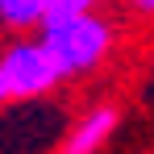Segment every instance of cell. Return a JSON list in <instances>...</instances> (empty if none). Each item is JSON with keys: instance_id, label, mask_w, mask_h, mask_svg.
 Listing matches in <instances>:
<instances>
[{"instance_id": "obj_1", "label": "cell", "mask_w": 154, "mask_h": 154, "mask_svg": "<svg viewBox=\"0 0 154 154\" xmlns=\"http://www.w3.org/2000/svg\"><path fill=\"white\" fill-rule=\"evenodd\" d=\"M42 42L63 67V79H83L100 71L104 63L117 54V21L100 8H83V13H63L50 17L38 29Z\"/></svg>"}, {"instance_id": "obj_2", "label": "cell", "mask_w": 154, "mask_h": 154, "mask_svg": "<svg viewBox=\"0 0 154 154\" xmlns=\"http://www.w3.org/2000/svg\"><path fill=\"white\" fill-rule=\"evenodd\" d=\"M0 71L8 79V92L17 104L46 100L54 88H63V67L42 42V33H17L13 42L0 46Z\"/></svg>"}, {"instance_id": "obj_3", "label": "cell", "mask_w": 154, "mask_h": 154, "mask_svg": "<svg viewBox=\"0 0 154 154\" xmlns=\"http://www.w3.org/2000/svg\"><path fill=\"white\" fill-rule=\"evenodd\" d=\"M121 125L117 104H92L79 121H71V129L63 133V150L58 154H100L108 146V137Z\"/></svg>"}, {"instance_id": "obj_4", "label": "cell", "mask_w": 154, "mask_h": 154, "mask_svg": "<svg viewBox=\"0 0 154 154\" xmlns=\"http://www.w3.org/2000/svg\"><path fill=\"white\" fill-rule=\"evenodd\" d=\"M50 4L54 0H0V29L38 33L50 21Z\"/></svg>"}, {"instance_id": "obj_5", "label": "cell", "mask_w": 154, "mask_h": 154, "mask_svg": "<svg viewBox=\"0 0 154 154\" xmlns=\"http://www.w3.org/2000/svg\"><path fill=\"white\" fill-rule=\"evenodd\" d=\"M104 0H54L50 17H63V13H83V8H100Z\"/></svg>"}, {"instance_id": "obj_6", "label": "cell", "mask_w": 154, "mask_h": 154, "mask_svg": "<svg viewBox=\"0 0 154 154\" xmlns=\"http://www.w3.org/2000/svg\"><path fill=\"white\" fill-rule=\"evenodd\" d=\"M125 8L137 17H154V0H125Z\"/></svg>"}, {"instance_id": "obj_7", "label": "cell", "mask_w": 154, "mask_h": 154, "mask_svg": "<svg viewBox=\"0 0 154 154\" xmlns=\"http://www.w3.org/2000/svg\"><path fill=\"white\" fill-rule=\"evenodd\" d=\"M13 100V92H8V79H4V71H0V108Z\"/></svg>"}]
</instances>
